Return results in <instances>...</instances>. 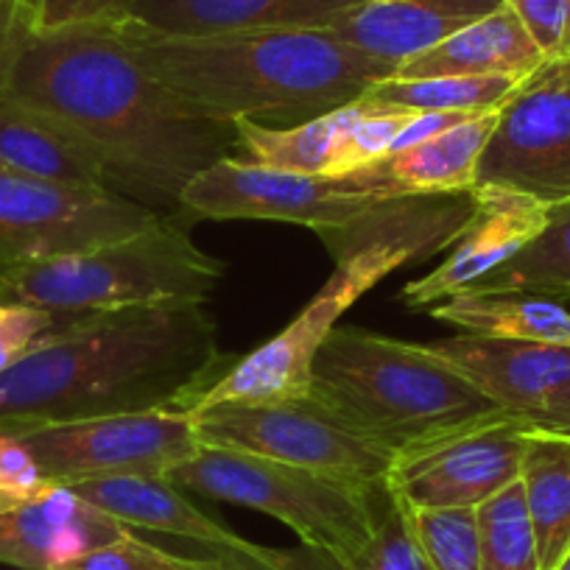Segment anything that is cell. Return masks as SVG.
I'll return each instance as SVG.
<instances>
[{
	"label": "cell",
	"mask_w": 570,
	"mask_h": 570,
	"mask_svg": "<svg viewBox=\"0 0 570 570\" xmlns=\"http://www.w3.org/2000/svg\"><path fill=\"white\" fill-rule=\"evenodd\" d=\"M0 92L48 115L149 207H179L190 179L235 155V124L194 115L142 68L115 26L29 35L0 70Z\"/></svg>",
	"instance_id": "6da1fadb"
},
{
	"label": "cell",
	"mask_w": 570,
	"mask_h": 570,
	"mask_svg": "<svg viewBox=\"0 0 570 570\" xmlns=\"http://www.w3.org/2000/svg\"><path fill=\"white\" fill-rule=\"evenodd\" d=\"M420 263L414 249L394 244H375L336 263L322 292L294 316L285 331L268 338L205 389L190 409L213 403H246V400L299 397L311 394L314 358L344 314L397 268ZM188 409V411H190Z\"/></svg>",
	"instance_id": "ba28073f"
},
{
	"label": "cell",
	"mask_w": 570,
	"mask_h": 570,
	"mask_svg": "<svg viewBox=\"0 0 570 570\" xmlns=\"http://www.w3.org/2000/svg\"><path fill=\"white\" fill-rule=\"evenodd\" d=\"M137 62L194 115L297 126L358 101L397 68L338 40L331 29L168 37L115 26Z\"/></svg>",
	"instance_id": "3957f363"
},
{
	"label": "cell",
	"mask_w": 570,
	"mask_h": 570,
	"mask_svg": "<svg viewBox=\"0 0 570 570\" xmlns=\"http://www.w3.org/2000/svg\"><path fill=\"white\" fill-rule=\"evenodd\" d=\"M9 428L31 448L53 484L104 475H171L202 448L194 411L179 405Z\"/></svg>",
	"instance_id": "9c48e42d"
},
{
	"label": "cell",
	"mask_w": 570,
	"mask_h": 570,
	"mask_svg": "<svg viewBox=\"0 0 570 570\" xmlns=\"http://www.w3.org/2000/svg\"><path fill=\"white\" fill-rule=\"evenodd\" d=\"M507 414L529 422L570 381V347L459 333L431 344Z\"/></svg>",
	"instance_id": "9a60e30c"
},
{
	"label": "cell",
	"mask_w": 570,
	"mask_h": 570,
	"mask_svg": "<svg viewBox=\"0 0 570 570\" xmlns=\"http://www.w3.org/2000/svg\"><path fill=\"white\" fill-rule=\"evenodd\" d=\"M65 487L124 523L126 529L183 537L210 551H238L266 562H277L283 557L279 551L244 540L229 525L196 509V503L185 498L183 487L174 484L168 475H104V479L70 481Z\"/></svg>",
	"instance_id": "e0dca14e"
},
{
	"label": "cell",
	"mask_w": 570,
	"mask_h": 570,
	"mask_svg": "<svg viewBox=\"0 0 570 570\" xmlns=\"http://www.w3.org/2000/svg\"><path fill=\"white\" fill-rule=\"evenodd\" d=\"M531 425L490 414L394 456L386 487L411 509H479L520 481Z\"/></svg>",
	"instance_id": "4fadbf2b"
},
{
	"label": "cell",
	"mask_w": 570,
	"mask_h": 570,
	"mask_svg": "<svg viewBox=\"0 0 570 570\" xmlns=\"http://www.w3.org/2000/svg\"><path fill=\"white\" fill-rule=\"evenodd\" d=\"M507 0H366L331 26L347 46L400 68Z\"/></svg>",
	"instance_id": "ac0fdd59"
},
{
	"label": "cell",
	"mask_w": 570,
	"mask_h": 570,
	"mask_svg": "<svg viewBox=\"0 0 570 570\" xmlns=\"http://www.w3.org/2000/svg\"><path fill=\"white\" fill-rule=\"evenodd\" d=\"M498 109L462 120L440 135L416 142L411 149L389 155L372 166L358 168L361 177L381 196L403 194H453L475 185L481 151L495 129Z\"/></svg>",
	"instance_id": "44dd1931"
},
{
	"label": "cell",
	"mask_w": 570,
	"mask_h": 570,
	"mask_svg": "<svg viewBox=\"0 0 570 570\" xmlns=\"http://www.w3.org/2000/svg\"><path fill=\"white\" fill-rule=\"evenodd\" d=\"M0 174H7V171H3V168H0Z\"/></svg>",
	"instance_id": "60d3db41"
},
{
	"label": "cell",
	"mask_w": 570,
	"mask_h": 570,
	"mask_svg": "<svg viewBox=\"0 0 570 570\" xmlns=\"http://www.w3.org/2000/svg\"><path fill=\"white\" fill-rule=\"evenodd\" d=\"M85 314H59L26 303H0V375L35 353L42 342L59 336Z\"/></svg>",
	"instance_id": "1f68e13d"
},
{
	"label": "cell",
	"mask_w": 570,
	"mask_h": 570,
	"mask_svg": "<svg viewBox=\"0 0 570 570\" xmlns=\"http://www.w3.org/2000/svg\"><path fill=\"white\" fill-rule=\"evenodd\" d=\"M473 292H518L570 299V202L548 210V224L512 261L481 279Z\"/></svg>",
	"instance_id": "4316f807"
},
{
	"label": "cell",
	"mask_w": 570,
	"mask_h": 570,
	"mask_svg": "<svg viewBox=\"0 0 570 570\" xmlns=\"http://www.w3.org/2000/svg\"><path fill=\"white\" fill-rule=\"evenodd\" d=\"M529 425L534 431H546V434L570 436V381L553 394L546 409L531 416Z\"/></svg>",
	"instance_id": "8d00e7d4"
},
{
	"label": "cell",
	"mask_w": 570,
	"mask_h": 570,
	"mask_svg": "<svg viewBox=\"0 0 570 570\" xmlns=\"http://www.w3.org/2000/svg\"><path fill=\"white\" fill-rule=\"evenodd\" d=\"M222 562L224 570H297V564L292 562L288 553L277 559V562H266V559L249 557V553H238V551H213Z\"/></svg>",
	"instance_id": "74e56055"
},
{
	"label": "cell",
	"mask_w": 570,
	"mask_h": 570,
	"mask_svg": "<svg viewBox=\"0 0 570 570\" xmlns=\"http://www.w3.org/2000/svg\"><path fill=\"white\" fill-rule=\"evenodd\" d=\"M553 570H570V551L564 553V557H562V562H559L557 568H553Z\"/></svg>",
	"instance_id": "ab89813d"
},
{
	"label": "cell",
	"mask_w": 570,
	"mask_h": 570,
	"mask_svg": "<svg viewBox=\"0 0 570 570\" xmlns=\"http://www.w3.org/2000/svg\"><path fill=\"white\" fill-rule=\"evenodd\" d=\"M135 0H40L35 31H62L76 26H120L131 18Z\"/></svg>",
	"instance_id": "836d02e7"
},
{
	"label": "cell",
	"mask_w": 570,
	"mask_h": 570,
	"mask_svg": "<svg viewBox=\"0 0 570 570\" xmlns=\"http://www.w3.org/2000/svg\"><path fill=\"white\" fill-rule=\"evenodd\" d=\"M51 487L53 481L42 475L35 453L20 440L18 431L0 425V492L20 498V501H31Z\"/></svg>",
	"instance_id": "e575fe53"
},
{
	"label": "cell",
	"mask_w": 570,
	"mask_h": 570,
	"mask_svg": "<svg viewBox=\"0 0 570 570\" xmlns=\"http://www.w3.org/2000/svg\"><path fill=\"white\" fill-rule=\"evenodd\" d=\"M0 168L68 188L112 190L104 166L79 140L7 92H0Z\"/></svg>",
	"instance_id": "7402d4cb"
},
{
	"label": "cell",
	"mask_w": 570,
	"mask_h": 570,
	"mask_svg": "<svg viewBox=\"0 0 570 570\" xmlns=\"http://www.w3.org/2000/svg\"><path fill=\"white\" fill-rule=\"evenodd\" d=\"M364 98L316 115L297 126H263L255 120L235 124V160L279 171L344 177L353 171V135L364 115Z\"/></svg>",
	"instance_id": "ffe728a7"
},
{
	"label": "cell",
	"mask_w": 570,
	"mask_h": 570,
	"mask_svg": "<svg viewBox=\"0 0 570 570\" xmlns=\"http://www.w3.org/2000/svg\"><path fill=\"white\" fill-rule=\"evenodd\" d=\"M20 503H26V501H20V498H14V495H7V492H0V514L12 512V509H18Z\"/></svg>",
	"instance_id": "f35d334b"
},
{
	"label": "cell",
	"mask_w": 570,
	"mask_h": 570,
	"mask_svg": "<svg viewBox=\"0 0 570 570\" xmlns=\"http://www.w3.org/2000/svg\"><path fill=\"white\" fill-rule=\"evenodd\" d=\"M126 531L70 487L53 484L42 495L0 514V564L18 570H65Z\"/></svg>",
	"instance_id": "2e32d148"
},
{
	"label": "cell",
	"mask_w": 570,
	"mask_h": 570,
	"mask_svg": "<svg viewBox=\"0 0 570 570\" xmlns=\"http://www.w3.org/2000/svg\"><path fill=\"white\" fill-rule=\"evenodd\" d=\"M548 59H570V0H507Z\"/></svg>",
	"instance_id": "d6a6232c"
},
{
	"label": "cell",
	"mask_w": 570,
	"mask_h": 570,
	"mask_svg": "<svg viewBox=\"0 0 570 570\" xmlns=\"http://www.w3.org/2000/svg\"><path fill=\"white\" fill-rule=\"evenodd\" d=\"M475 518L481 537V570H542L520 481L481 503Z\"/></svg>",
	"instance_id": "83f0119b"
},
{
	"label": "cell",
	"mask_w": 570,
	"mask_h": 570,
	"mask_svg": "<svg viewBox=\"0 0 570 570\" xmlns=\"http://www.w3.org/2000/svg\"><path fill=\"white\" fill-rule=\"evenodd\" d=\"M233 361L202 303L85 314L0 375V425L190 409Z\"/></svg>",
	"instance_id": "7a4b0ae2"
},
{
	"label": "cell",
	"mask_w": 570,
	"mask_h": 570,
	"mask_svg": "<svg viewBox=\"0 0 570 570\" xmlns=\"http://www.w3.org/2000/svg\"><path fill=\"white\" fill-rule=\"evenodd\" d=\"M166 213L101 188H68L0 174V268L92 249Z\"/></svg>",
	"instance_id": "7c38bea8"
},
{
	"label": "cell",
	"mask_w": 570,
	"mask_h": 570,
	"mask_svg": "<svg viewBox=\"0 0 570 570\" xmlns=\"http://www.w3.org/2000/svg\"><path fill=\"white\" fill-rule=\"evenodd\" d=\"M37 3L40 0H0V70L35 31Z\"/></svg>",
	"instance_id": "d590c367"
},
{
	"label": "cell",
	"mask_w": 570,
	"mask_h": 570,
	"mask_svg": "<svg viewBox=\"0 0 570 570\" xmlns=\"http://www.w3.org/2000/svg\"><path fill=\"white\" fill-rule=\"evenodd\" d=\"M520 490L534 529L540 568L553 570L570 551V436L531 428Z\"/></svg>",
	"instance_id": "d4e9b609"
},
{
	"label": "cell",
	"mask_w": 570,
	"mask_h": 570,
	"mask_svg": "<svg viewBox=\"0 0 570 570\" xmlns=\"http://www.w3.org/2000/svg\"><path fill=\"white\" fill-rule=\"evenodd\" d=\"M65 570H224L218 557H183V553L166 551V548L146 542L126 529L107 546L96 548L79 562Z\"/></svg>",
	"instance_id": "4dcf8cb0"
},
{
	"label": "cell",
	"mask_w": 570,
	"mask_h": 570,
	"mask_svg": "<svg viewBox=\"0 0 570 570\" xmlns=\"http://www.w3.org/2000/svg\"><path fill=\"white\" fill-rule=\"evenodd\" d=\"M336 570H431L411 523V509L389 487L372 537Z\"/></svg>",
	"instance_id": "f546056e"
},
{
	"label": "cell",
	"mask_w": 570,
	"mask_h": 570,
	"mask_svg": "<svg viewBox=\"0 0 570 570\" xmlns=\"http://www.w3.org/2000/svg\"><path fill=\"white\" fill-rule=\"evenodd\" d=\"M381 199L386 196L375 194L358 171L314 177L224 157L190 179L179 210L213 222H283L320 233L355 222Z\"/></svg>",
	"instance_id": "8fae6325"
},
{
	"label": "cell",
	"mask_w": 570,
	"mask_h": 570,
	"mask_svg": "<svg viewBox=\"0 0 570 570\" xmlns=\"http://www.w3.org/2000/svg\"><path fill=\"white\" fill-rule=\"evenodd\" d=\"M190 411L202 445L320 470L355 484L383 487L397 456L314 394L213 403Z\"/></svg>",
	"instance_id": "52a82bcc"
},
{
	"label": "cell",
	"mask_w": 570,
	"mask_h": 570,
	"mask_svg": "<svg viewBox=\"0 0 570 570\" xmlns=\"http://www.w3.org/2000/svg\"><path fill=\"white\" fill-rule=\"evenodd\" d=\"M311 394L394 453L501 414L431 344L364 327H333L314 358Z\"/></svg>",
	"instance_id": "277c9868"
},
{
	"label": "cell",
	"mask_w": 570,
	"mask_h": 570,
	"mask_svg": "<svg viewBox=\"0 0 570 570\" xmlns=\"http://www.w3.org/2000/svg\"><path fill=\"white\" fill-rule=\"evenodd\" d=\"M546 57L518 14L509 7L475 20L440 46L397 68V79H436V76H512L525 79Z\"/></svg>",
	"instance_id": "603a6c76"
},
{
	"label": "cell",
	"mask_w": 570,
	"mask_h": 570,
	"mask_svg": "<svg viewBox=\"0 0 570 570\" xmlns=\"http://www.w3.org/2000/svg\"><path fill=\"white\" fill-rule=\"evenodd\" d=\"M224 277L188 227L160 216L149 227L92 249L0 268V303H26L59 314L202 303Z\"/></svg>",
	"instance_id": "5b68a950"
},
{
	"label": "cell",
	"mask_w": 570,
	"mask_h": 570,
	"mask_svg": "<svg viewBox=\"0 0 570 570\" xmlns=\"http://www.w3.org/2000/svg\"><path fill=\"white\" fill-rule=\"evenodd\" d=\"M428 314L462 333L570 347V311L537 294L468 292L442 299Z\"/></svg>",
	"instance_id": "cb8c5ba5"
},
{
	"label": "cell",
	"mask_w": 570,
	"mask_h": 570,
	"mask_svg": "<svg viewBox=\"0 0 570 570\" xmlns=\"http://www.w3.org/2000/svg\"><path fill=\"white\" fill-rule=\"evenodd\" d=\"M475 185L514 190L548 207L570 202V59L542 62L498 109Z\"/></svg>",
	"instance_id": "30bf717a"
},
{
	"label": "cell",
	"mask_w": 570,
	"mask_h": 570,
	"mask_svg": "<svg viewBox=\"0 0 570 570\" xmlns=\"http://www.w3.org/2000/svg\"><path fill=\"white\" fill-rule=\"evenodd\" d=\"M411 523H414L428 568L481 570V537L475 509H411Z\"/></svg>",
	"instance_id": "f1b7e54d"
},
{
	"label": "cell",
	"mask_w": 570,
	"mask_h": 570,
	"mask_svg": "<svg viewBox=\"0 0 570 570\" xmlns=\"http://www.w3.org/2000/svg\"><path fill=\"white\" fill-rule=\"evenodd\" d=\"M168 479L213 501L268 514L308 548L342 564L364 546L381 518L386 484L370 487L266 456L202 445Z\"/></svg>",
	"instance_id": "8992f818"
},
{
	"label": "cell",
	"mask_w": 570,
	"mask_h": 570,
	"mask_svg": "<svg viewBox=\"0 0 570 570\" xmlns=\"http://www.w3.org/2000/svg\"><path fill=\"white\" fill-rule=\"evenodd\" d=\"M523 79L512 76H436V79H386L361 98L375 107L436 115H487L501 109Z\"/></svg>",
	"instance_id": "484cf974"
},
{
	"label": "cell",
	"mask_w": 570,
	"mask_h": 570,
	"mask_svg": "<svg viewBox=\"0 0 570 570\" xmlns=\"http://www.w3.org/2000/svg\"><path fill=\"white\" fill-rule=\"evenodd\" d=\"M366 0H135L129 23L168 37L331 29Z\"/></svg>",
	"instance_id": "d6986e66"
},
{
	"label": "cell",
	"mask_w": 570,
	"mask_h": 570,
	"mask_svg": "<svg viewBox=\"0 0 570 570\" xmlns=\"http://www.w3.org/2000/svg\"><path fill=\"white\" fill-rule=\"evenodd\" d=\"M475 207L445 261L403 285L400 299L411 311H428L442 299L473 292L495 268L512 261L546 229L551 207L495 185H475Z\"/></svg>",
	"instance_id": "5bb4252c"
}]
</instances>
